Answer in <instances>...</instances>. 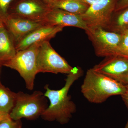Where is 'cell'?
Segmentation results:
<instances>
[{
  "label": "cell",
  "instance_id": "obj_1",
  "mask_svg": "<svg viewBox=\"0 0 128 128\" xmlns=\"http://www.w3.org/2000/svg\"><path fill=\"white\" fill-rule=\"evenodd\" d=\"M83 71L78 66L73 67L68 74L64 86L58 90H52L48 85L44 86V96L48 98L50 104L41 116L44 120L56 121L64 124L68 123L76 112V106L72 100L68 93L72 86L83 74Z\"/></svg>",
  "mask_w": 128,
  "mask_h": 128
},
{
  "label": "cell",
  "instance_id": "obj_2",
  "mask_svg": "<svg viewBox=\"0 0 128 128\" xmlns=\"http://www.w3.org/2000/svg\"><path fill=\"white\" fill-rule=\"evenodd\" d=\"M81 90L85 98L94 104L103 103L112 96H121L128 92L125 85L92 68L86 72Z\"/></svg>",
  "mask_w": 128,
  "mask_h": 128
},
{
  "label": "cell",
  "instance_id": "obj_3",
  "mask_svg": "<svg viewBox=\"0 0 128 128\" xmlns=\"http://www.w3.org/2000/svg\"><path fill=\"white\" fill-rule=\"evenodd\" d=\"M48 101L43 92L35 91L32 94L19 92L16 94V103L9 114L15 121L22 118L33 120L42 114L48 108Z\"/></svg>",
  "mask_w": 128,
  "mask_h": 128
},
{
  "label": "cell",
  "instance_id": "obj_4",
  "mask_svg": "<svg viewBox=\"0 0 128 128\" xmlns=\"http://www.w3.org/2000/svg\"><path fill=\"white\" fill-rule=\"evenodd\" d=\"M41 43L35 44L17 51L14 57L2 65L18 72L24 80L27 89L31 90L34 88V80L38 73L37 57Z\"/></svg>",
  "mask_w": 128,
  "mask_h": 128
},
{
  "label": "cell",
  "instance_id": "obj_5",
  "mask_svg": "<svg viewBox=\"0 0 128 128\" xmlns=\"http://www.w3.org/2000/svg\"><path fill=\"white\" fill-rule=\"evenodd\" d=\"M37 68L39 73L68 74L73 67L56 51L50 41H44L40 46L37 60Z\"/></svg>",
  "mask_w": 128,
  "mask_h": 128
},
{
  "label": "cell",
  "instance_id": "obj_6",
  "mask_svg": "<svg viewBox=\"0 0 128 128\" xmlns=\"http://www.w3.org/2000/svg\"><path fill=\"white\" fill-rule=\"evenodd\" d=\"M85 32L96 56L105 57L116 55L122 34L102 28H88Z\"/></svg>",
  "mask_w": 128,
  "mask_h": 128
},
{
  "label": "cell",
  "instance_id": "obj_7",
  "mask_svg": "<svg viewBox=\"0 0 128 128\" xmlns=\"http://www.w3.org/2000/svg\"><path fill=\"white\" fill-rule=\"evenodd\" d=\"M118 0H98L91 6L82 18L88 28L105 29L114 12Z\"/></svg>",
  "mask_w": 128,
  "mask_h": 128
},
{
  "label": "cell",
  "instance_id": "obj_8",
  "mask_svg": "<svg viewBox=\"0 0 128 128\" xmlns=\"http://www.w3.org/2000/svg\"><path fill=\"white\" fill-rule=\"evenodd\" d=\"M92 69L121 84L128 82V58L118 55L105 57Z\"/></svg>",
  "mask_w": 128,
  "mask_h": 128
},
{
  "label": "cell",
  "instance_id": "obj_9",
  "mask_svg": "<svg viewBox=\"0 0 128 128\" xmlns=\"http://www.w3.org/2000/svg\"><path fill=\"white\" fill-rule=\"evenodd\" d=\"M51 8L44 0H18L10 10L9 16L44 22Z\"/></svg>",
  "mask_w": 128,
  "mask_h": 128
},
{
  "label": "cell",
  "instance_id": "obj_10",
  "mask_svg": "<svg viewBox=\"0 0 128 128\" xmlns=\"http://www.w3.org/2000/svg\"><path fill=\"white\" fill-rule=\"evenodd\" d=\"M44 22L46 25L59 26L63 28L66 26L74 27L85 31L88 29L80 15L54 8H52Z\"/></svg>",
  "mask_w": 128,
  "mask_h": 128
},
{
  "label": "cell",
  "instance_id": "obj_11",
  "mask_svg": "<svg viewBox=\"0 0 128 128\" xmlns=\"http://www.w3.org/2000/svg\"><path fill=\"white\" fill-rule=\"evenodd\" d=\"M64 28L59 26L46 25L33 31L16 43L17 52L24 50L38 43L50 41Z\"/></svg>",
  "mask_w": 128,
  "mask_h": 128
},
{
  "label": "cell",
  "instance_id": "obj_12",
  "mask_svg": "<svg viewBox=\"0 0 128 128\" xmlns=\"http://www.w3.org/2000/svg\"><path fill=\"white\" fill-rule=\"evenodd\" d=\"M3 24L13 37L15 44L31 32L46 25L43 21L12 16H9Z\"/></svg>",
  "mask_w": 128,
  "mask_h": 128
},
{
  "label": "cell",
  "instance_id": "obj_13",
  "mask_svg": "<svg viewBox=\"0 0 128 128\" xmlns=\"http://www.w3.org/2000/svg\"><path fill=\"white\" fill-rule=\"evenodd\" d=\"M16 52L14 38L2 24L0 26V65L12 59Z\"/></svg>",
  "mask_w": 128,
  "mask_h": 128
},
{
  "label": "cell",
  "instance_id": "obj_14",
  "mask_svg": "<svg viewBox=\"0 0 128 128\" xmlns=\"http://www.w3.org/2000/svg\"><path fill=\"white\" fill-rule=\"evenodd\" d=\"M105 30L123 34L128 29V7L114 12Z\"/></svg>",
  "mask_w": 128,
  "mask_h": 128
},
{
  "label": "cell",
  "instance_id": "obj_15",
  "mask_svg": "<svg viewBox=\"0 0 128 128\" xmlns=\"http://www.w3.org/2000/svg\"><path fill=\"white\" fill-rule=\"evenodd\" d=\"M51 6L81 16L86 12L89 6L79 0H54Z\"/></svg>",
  "mask_w": 128,
  "mask_h": 128
},
{
  "label": "cell",
  "instance_id": "obj_16",
  "mask_svg": "<svg viewBox=\"0 0 128 128\" xmlns=\"http://www.w3.org/2000/svg\"><path fill=\"white\" fill-rule=\"evenodd\" d=\"M16 94L2 84L0 79V111L10 114L16 103Z\"/></svg>",
  "mask_w": 128,
  "mask_h": 128
},
{
  "label": "cell",
  "instance_id": "obj_17",
  "mask_svg": "<svg viewBox=\"0 0 128 128\" xmlns=\"http://www.w3.org/2000/svg\"><path fill=\"white\" fill-rule=\"evenodd\" d=\"M18 0H0V22L4 24L9 16L10 10Z\"/></svg>",
  "mask_w": 128,
  "mask_h": 128
},
{
  "label": "cell",
  "instance_id": "obj_18",
  "mask_svg": "<svg viewBox=\"0 0 128 128\" xmlns=\"http://www.w3.org/2000/svg\"><path fill=\"white\" fill-rule=\"evenodd\" d=\"M116 55L128 58V34H122Z\"/></svg>",
  "mask_w": 128,
  "mask_h": 128
},
{
  "label": "cell",
  "instance_id": "obj_19",
  "mask_svg": "<svg viewBox=\"0 0 128 128\" xmlns=\"http://www.w3.org/2000/svg\"><path fill=\"white\" fill-rule=\"evenodd\" d=\"M22 126L21 120L15 121L11 118L0 123V128H22Z\"/></svg>",
  "mask_w": 128,
  "mask_h": 128
},
{
  "label": "cell",
  "instance_id": "obj_20",
  "mask_svg": "<svg viewBox=\"0 0 128 128\" xmlns=\"http://www.w3.org/2000/svg\"><path fill=\"white\" fill-rule=\"evenodd\" d=\"M128 7V0H118L114 12H117Z\"/></svg>",
  "mask_w": 128,
  "mask_h": 128
},
{
  "label": "cell",
  "instance_id": "obj_21",
  "mask_svg": "<svg viewBox=\"0 0 128 128\" xmlns=\"http://www.w3.org/2000/svg\"><path fill=\"white\" fill-rule=\"evenodd\" d=\"M10 118L9 114L0 111V123Z\"/></svg>",
  "mask_w": 128,
  "mask_h": 128
},
{
  "label": "cell",
  "instance_id": "obj_22",
  "mask_svg": "<svg viewBox=\"0 0 128 128\" xmlns=\"http://www.w3.org/2000/svg\"><path fill=\"white\" fill-rule=\"evenodd\" d=\"M122 99L128 109V92L121 96Z\"/></svg>",
  "mask_w": 128,
  "mask_h": 128
},
{
  "label": "cell",
  "instance_id": "obj_23",
  "mask_svg": "<svg viewBox=\"0 0 128 128\" xmlns=\"http://www.w3.org/2000/svg\"><path fill=\"white\" fill-rule=\"evenodd\" d=\"M79 0L90 6L97 2L98 0Z\"/></svg>",
  "mask_w": 128,
  "mask_h": 128
},
{
  "label": "cell",
  "instance_id": "obj_24",
  "mask_svg": "<svg viewBox=\"0 0 128 128\" xmlns=\"http://www.w3.org/2000/svg\"><path fill=\"white\" fill-rule=\"evenodd\" d=\"M44 0L46 2H47V3H48V4H49L51 6V5L52 4L53 2L54 1V0Z\"/></svg>",
  "mask_w": 128,
  "mask_h": 128
},
{
  "label": "cell",
  "instance_id": "obj_25",
  "mask_svg": "<svg viewBox=\"0 0 128 128\" xmlns=\"http://www.w3.org/2000/svg\"><path fill=\"white\" fill-rule=\"evenodd\" d=\"M125 86H126V89H127V91H128V84L126 85H125Z\"/></svg>",
  "mask_w": 128,
  "mask_h": 128
},
{
  "label": "cell",
  "instance_id": "obj_26",
  "mask_svg": "<svg viewBox=\"0 0 128 128\" xmlns=\"http://www.w3.org/2000/svg\"><path fill=\"white\" fill-rule=\"evenodd\" d=\"M128 128V122H127V124H126V126H125V128Z\"/></svg>",
  "mask_w": 128,
  "mask_h": 128
},
{
  "label": "cell",
  "instance_id": "obj_27",
  "mask_svg": "<svg viewBox=\"0 0 128 128\" xmlns=\"http://www.w3.org/2000/svg\"><path fill=\"white\" fill-rule=\"evenodd\" d=\"M124 34H128V29L127 30V31Z\"/></svg>",
  "mask_w": 128,
  "mask_h": 128
},
{
  "label": "cell",
  "instance_id": "obj_28",
  "mask_svg": "<svg viewBox=\"0 0 128 128\" xmlns=\"http://www.w3.org/2000/svg\"><path fill=\"white\" fill-rule=\"evenodd\" d=\"M2 24H3V23H2V22H0V26L1 25H2Z\"/></svg>",
  "mask_w": 128,
  "mask_h": 128
},
{
  "label": "cell",
  "instance_id": "obj_29",
  "mask_svg": "<svg viewBox=\"0 0 128 128\" xmlns=\"http://www.w3.org/2000/svg\"><path fill=\"white\" fill-rule=\"evenodd\" d=\"M1 66L0 65V67Z\"/></svg>",
  "mask_w": 128,
  "mask_h": 128
}]
</instances>
